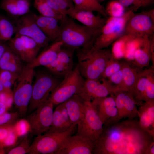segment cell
Here are the masks:
<instances>
[{"label": "cell", "mask_w": 154, "mask_h": 154, "mask_svg": "<svg viewBox=\"0 0 154 154\" xmlns=\"http://www.w3.org/2000/svg\"><path fill=\"white\" fill-rule=\"evenodd\" d=\"M76 50L79 71L86 79L100 78L107 63L113 56L112 52L106 48L97 49L93 46Z\"/></svg>", "instance_id": "obj_3"}, {"label": "cell", "mask_w": 154, "mask_h": 154, "mask_svg": "<svg viewBox=\"0 0 154 154\" xmlns=\"http://www.w3.org/2000/svg\"><path fill=\"white\" fill-rule=\"evenodd\" d=\"M85 81L77 65L65 76L63 80L52 92L48 100L54 106L64 102L81 92Z\"/></svg>", "instance_id": "obj_7"}, {"label": "cell", "mask_w": 154, "mask_h": 154, "mask_svg": "<svg viewBox=\"0 0 154 154\" xmlns=\"http://www.w3.org/2000/svg\"><path fill=\"white\" fill-rule=\"evenodd\" d=\"M141 7H145L149 5L147 0H138Z\"/></svg>", "instance_id": "obj_47"}, {"label": "cell", "mask_w": 154, "mask_h": 154, "mask_svg": "<svg viewBox=\"0 0 154 154\" xmlns=\"http://www.w3.org/2000/svg\"><path fill=\"white\" fill-rule=\"evenodd\" d=\"M151 37L145 35L135 50L133 56L136 66L142 68L147 66L151 58Z\"/></svg>", "instance_id": "obj_25"}, {"label": "cell", "mask_w": 154, "mask_h": 154, "mask_svg": "<svg viewBox=\"0 0 154 154\" xmlns=\"http://www.w3.org/2000/svg\"><path fill=\"white\" fill-rule=\"evenodd\" d=\"M4 92L5 91L3 86V82L0 80V93Z\"/></svg>", "instance_id": "obj_48"}, {"label": "cell", "mask_w": 154, "mask_h": 154, "mask_svg": "<svg viewBox=\"0 0 154 154\" xmlns=\"http://www.w3.org/2000/svg\"><path fill=\"white\" fill-rule=\"evenodd\" d=\"M112 94L117 108L119 121L123 118L131 119L138 116L137 105L130 92L119 90Z\"/></svg>", "instance_id": "obj_16"}, {"label": "cell", "mask_w": 154, "mask_h": 154, "mask_svg": "<svg viewBox=\"0 0 154 154\" xmlns=\"http://www.w3.org/2000/svg\"><path fill=\"white\" fill-rule=\"evenodd\" d=\"M9 107L5 104L0 102V116L6 112Z\"/></svg>", "instance_id": "obj_44"}, {"label": "cell", "mask_w": 154, "mask_h": 154, "mask_svg": "<svg viewBox=\"0 0 154 154\" xmlns=\"http://www.w3.org/2000/svg\"><path fill=\"white\" fill-rule=\"evenodd\" d=\"M66 47L63 48L62 46L55 60L46 67L53 74L58 76L64 77L73 70V55L76 49Z\"/></svg>", "instance_id": "obj_18"}, {"label": "cell", "mask_w": 154, "mask_h": 154, "mask_svg": "<svg viewBox=\"0 0 154 154\" xmlns=\"http://www.w3.org/2000/svg\"><path fill=\"white\" fill-rule=\"evenodd\" d=\"M31 144L27 137H24L17 146L9 149L7 151L8 154H28Z\"/></svg>", "instance_id": "obj_36"}, {"label": "cell", "mask_w": 154, "mask_h": 154, "mask_svg": "<svg viewBox=\"0 0 154 154\" xmlns=\"http://www.w3.org/2000/svg\"><path fill=\"white\" fill-rule=\"evenodd\" d=\"M113 90L107 84L106 79L97 80L86 79L79 93L85 99L105 97L113 94Z\"/></svg>", "instance_id": "obj_19"}, {"label": "cell", "mask_w": 154, "mask_h": 154, "mask_svg": "<svg viewBox=\"0 0 154 154\" xmlns=\"http://www.w3.org/2000/svg\"><path fill=\"white\" fill-rule=\"evenodd\" d=\"M154 138L143 130L138 121L127 119L103 126L95 142L93 154H147Z\"/></svg>", "instance_id": "obj_1"}, {"label": "cell", "mask_w": 154, "mask_h": 154, "mask_svg": "<svg viewBox=\"0 0 154 154\" xmlns=\"http://www.w3.org/2000/svg\"><path fill=\"white\" fill-rule=\"evenodd\" d=\"M69 128L65 124L61 116L59 107L57 105L53 112L51 125L49 129L45 133L62 132Z\"/></svg>", "instance_id": "obj_30"}, {"label": "cell", "mask_w": 154, "mask_h": 154, "mask_svg": "<svg viewBox=\"0 0 154 154\" xmlns=\"http://www.w3.org/2000/svg\"><path fill=\"white\" fill-rule=\"evenodd\" d=\"M34 15L29 13L17 19L15 24V35L32 38L40 48L46 47L50 41L37 24Z\"/></svg>", "instance_id": "obj_12"}, {"label": "cell", "mask_w": 154, "mask_h": 154, "mask_svg": "<svg viewBox=\"0 0 154 154\" xmlns=\"http://www.w3.org/2000/svg\"><path fill=\"white\" fill-rule=\"evenodd\" d=\"M22 62L15 55L11 60L3 65L0 68L19 75L22 72L24 67L22 65Z\"/></svg>", "instance_id": "obj_35"}, {"label": "cell", "mask_w": 154, "mask_h": 154, "mask_svg": "<svg viewBox=\"0 0 154 154\" xmlns=\"http://www.w3.org/2000/svg\"><path fill=\"white\" fill-rule=\"evenodd\" d=\"M94 98L91 103L103 124L107 127L119 121L117 108L114 96Z\"/></svg>", "instance_id": "obj_15"}, {"label": "cell", "mask_w": 154, "mask_h": 154, "mask_svg": "<svg viewBox=\"0 0 154 154\" xmlns=\"http://www.w3.org/2000/svg\"><path fill=\"white\" fill-rule=\"evenodd\" d=\"M132 9L126 11L121 17L107 19L95 40L94 48L97 49L107 48L123 35L127 21L134 13Z\"/></svg>", "instance_id": "obj_5"}, {"label": "cell", "mask_w": 154, "mask_h": 154, "mask_svg": "<svg viewBox=\"0 0 154 154\" xmlns=\"http://www.w3.org/2000/svg\"><path fill=\"white\" fill-rule=\"evenodd\" d=\"M94 143L82 136L72 135L55 154H93Z\"/></svg>", "instance_id": "obj_17"}, {"label": "cell", "mask_w": 154, "mask_h": 154, "mask_svg": "<svg viewBox=\"0 0 154 154\" xmlns=\"http://www.w3.org/2000/svg\"><path fill=\"white\" fill-rule=\"evenodd\" d=\"M34 6L41 15L54 17L59 21L63 19L54 11L46 0H34Z\"/></svg>", "instance_id": "obj_31"}, {"label": "cell", "mask_w": 154, "mask_h": 154, "mask_svg": "<svg viewBox=\"0 0 154 154\" xmlns=\"http://www.w3.org/2000/svg\"><path fill=\"white\" fill-rule=\"evenodd\" d=\"M141 70V68L132 66L127 62H123L121 70L123 78V91L131 92Z\"/></svg>", "instance_id": "obj_26"}, {"label": "cell", "mask_w": 154, "mask_h": 154, "mask_svg": "<svg viewBox=\"0 0 154 154\" xmlns=\"http://www.w3.org/2000/svg\"><path fill=\"white\" fill-rule=\"evenodd\" d=\"M54 106L48 100L26 116L29 131L32 135H39L48 131L52 121Z\"/></svg>", "instance_id": "obj_10"}, {"label": "cell", "mask_w": 154, "mask_h": 154, "mask_svg": "<svg viewBox=\"0 0 154 154\" xmlns=\"http://www.w3.org/2000/svg\"><path fill=\"white\" fill-rule=\"evenodd\" d=\"M19 75L0 68V80L3 82L5 81H10L14 83Z\"/></svg>", "instance_id": "obj_41"}, {"label": "cell", "mask_w": 154, "mask_h": 154, "mask_svg": "<svg viewBox=\"0 0 154 154\" xmlns=\"http://www.w3.org/2000/svg\"><path fill=\"white\" fill-rule=\"evenodd\" d=\"M123 62L119 61L113 56L107 63L100 78L107 79L121 69Z\"/></svg>", "instance_id": "obj_33"}, {"label": "cell", "mask_w": 154, "mask_h": 154, "mask_svg": "<svg viewBox=\"0 0 154 154\" xmlns=\"http://www.w3.org/2000/svg\"><path fill=\"white\" fill-rule=\"evenodd\" d=\"M35 77L27 115L46 101L52 92L61 82L56 77L46 72H38Z\"/></svg>", "instance_id": "obj_8"}, {"label": "cell", "mask_w": 154, "mask_h": 154, "mask_svg": "<svg viewBox=\"0 0 154 154\" xmlns=\"http://www.w3.org/2000/svg\"><path fill=\"white\" fill-rule=\"evenodd\" d=\"M60 21L57 41L62 42L64 46L75 49L93 46L102 29H95L79 24L68 15Z\"/></svg>", "instance_id": "obj_2"}, {"label": "cell", "mask_w": 154, "mask_h": 154, "mask_svg": "<svg viewBox=\"0 0 154 154\" xmlns=\"http://www.w3.org/2000/svg\"><path fill=\"white\" fill-rule=\"evenodd\" d=\"M13 125L0 126V143L12 133Z\"/></svg>", "instance_id": "obj_42"}, {"label": "cell", "mask_w": 154, "mask_h": 154, "mask_svg": "<svg viewBox=\"0 0 154 154\" xmlns=\"http://www.w3.org/2000/svg\"><path fill=\"white\" fill-rule=\"evenodd\" d=\"M8 41V46L22 60L29 63L37 56L40 49L36 42L28 37L15 35Z\"/></svg>", "instance_id": "obj_14"}, {"label": "cell", "mask_w": 154, "mask_h": 154, "mask_svg": "<svg viewBox=\"0 0 154 154\" xmlns=\"http://www.w3.org/2000/svg\"><path fill=\"white\" fill-rule=\"evenodd\" d=\"M3 42L0 41V59L7 47L3 43Z\"/></svg>", "instance_id": "obj_45"}, {"label": "cell", "mask_w": 154, "mask_h": 154, "mask_svg": "<svg viewBox=\"0 0 154 154\" xmlns=\"http://www.w3.org/2000/svg\"><path fill=\"white\" fill-rule=\"evenodd\" d=\"M85 100L78 94L63 102L73 124L77 125L83 119L84 114Z\"/></svg>", "instance_id": "obj_23"}, {"label": "cell", "mask_w": 154, "mask_h": 154, "mask_svg": "<svg viewBox=\"0 0 154 154\" xmlns=\"http://www.w3.org/2000/svg\"><path fill=\"white\" fill-rule=\"evenodd\" d=\"M147 154H154V141L151 143L149 146Z\"/></svg>", "instance_id": "obj_46"}, {"label": "cell", "mask_w": 154, "mask_h": 154, "mask_svg": "<svg viewBox=\"0 0 154 154\" xmlns=\"http://www.w3.org/2000/svg\"><path fill=\"white\" fill-rule=\"evenodd\" d=\"M59 107L61 117L66 126L70 127L73 124L70 119L67 110L64 103L58 105Z\"/></svg>", "instance_id": "obj_40"}, {"label": "cell", "mask_w": 154, "mask_h": 154, "mask_svg": "<svg viewBox=\"0 0 154 154\" xmlns=\"http://www.w3.org/2000/svg\"><path fill=\"white\" fill-rule=\"evenodd\" d=\"M63 46V44L60 41L53 42L47 49L42 52L32 62L27 63L25 66L33 68L40 66H47L55 60Z\"/></svg>", "instance_id": "obj_22"}, {"label": "cell", "mask_w": 154, "mask_h": 154, "mask_svg": "<svg viewBox=\"0 0 154 154\" xmlns=\"http://www.w3.org/2000/svg\"><path fill=\"white\" fill-rule=\"evenodd\" d=\"M19 117L17 111L11 112H6L0 116V126L13 125Z\"/></svg>", "instance_id": "obj_38"}, {"label": "cell", "mask_w": 154, "mask_h": 154, "mask_svg": "<svg viewBox=\"0 0 154 154\" xmlns=\"http://www.w3.org/2000/svg\"><path fill=\"white\" fill-rule=\"evenodd\" d=\"M106 79L107 84L113 90L114 93L118 91L123 90V78L121 69Z\"/></svg>", "instance_id": "obj_34"}, {"label": "cell", "mask_w": 154, "mask_h": 154, "mask_svg": "<svg viewBox=\"0 0 154 154\" xmlns=\"http://www.w3.org/2000/svg\"><path fill=\"white\" fill-rule=\"evenodd\" d=\"M76 9L89 11H95L107 18V15L105 8L97 0H72Z\"/></svg>", "instance_id": "obj_27"}, {"label": "cell", "mask_w": 154, "mask_h": 154, "mask_svg": "<svg viewBox=\"0 0 154 154\" xmlns=\"http://www.w3.org/2000/svg\"><path fill=\"white\" fill-rule=\"evenodd\" d=\"M46 0L54 11L63 18L67 15L68 10L74 7L72 0Z\"/></svg>", "instance_id": "obj_29"}, {"label": "cell", "mask_w": 154, "mask_h": 154, "mask_svg": "<svg viewBox=\"0 0 154 154\" xmlns=\"http://www.w3.org/2000/svg\"><path fill=\"white\" fill-rule=\"evenodd\" d=\"M0 7L11 16L16 19L19 17L17 7L14 0H2Z\"/></svg>", "instance_id": "obj_37"}, {"label": "cell", "mask_w": 154, "mask_h": 154, "mask_svg": "<svg viewBox=\"0 0 154 154\" xmlns=\"http://www.w3.org/2000/svg\"><path fill=\"white\" fill-rule=\"evenodd\" d=\"M6 153L4 148L0 146V154H4Z\"/></svg>", "instance_id": "obj_49"}, {"label": "cell", "mask_w": 154, "mask_h": 154, "mask_svg": "<svg viewBox=\"0 0 154 154\" xmlns=\"http://www.w3.org/2000/svg\"><path fill=\"white\" fill-rule=\"evenodd\" d=\"M154 10L134 14L127 21L124 34L141 37L154 35Z\"/></svg>", "instance_id": "obj_11"}, {"label": "cell", "mask_w": 154, "mask_h": 154, "mask_svg": "<svg viewBox=\"0 0 154 154\" xmlns=\"http://www.w3.org/2000/svg\"><path fill=\"white\" fill-rule=\"evenodd\" d=\"M99 3H100V2L104 1L105 0H97Z\"/></svg>", "instance_id": "obj_51"}, {"label": "cell", "mask_w": 154, "mask_h": 154, "mask_svg": "<svg viewBox=\"0 0 154 154\" xmlns=\"http://www.w3.org/2000/svg\"><path fill=\"white\" fill-rule=\"evenodd\" d=\"M125 8L118 1L113 0L108 3L105 8V12L107 15L110 17H119L123 16L126 12Z\"/></svg>", "instance_id": "obj_32"}, {"label": "cell", "mask_w": 154, "mask_h": 154, "mask_svg": "<svg viewBox=\"0 0 154 154\" xmlns=\"http://www.w3.org/2000/svg\"><path fill=\"white\" fill-rule=\"evenodd\" d=\"M17 5L19 17L29 13L30 3L29 0H14Z\"/></svg>", "instance_id": "obj_39"}, {"label": "cell", "mask_w": 154, "mask_h": 154, "mask_svg": "<svg viewBox=\"0 0 154 154\" xmlns=\"http://www.w3.org/2000/svg\"><path fill=\"white\" fill-rule=\"evenodd\" d=\"M34 15L37 24L45 36L50 41H57L60 33L59 21L54 17Z\"/></svg>", "instance_id": "obj_24"}, {"label": "cell", "mask_w": 154, "mask_h": 154, "mask_svg": "<svg viewBox=\"0 0 154 154\" xmlns=\"http://www.w3.org/2000/svg\"><path fill=\"white\" fill-rule=\"evenodd\" d=\"M14 24L7 17L0 15V41H8L15 33Z\"/></svg>", "instance_id": "obj_28"}, {"label": "cell", "mask_w": 154, "mask_h": 154, "mask_svg": "<svg viewBox=\"0 0 154 154\" xmlns=\"http://www.w3.org/2000/svg\"><path fill=\"white\" fill-rule=\"evenodd\" d=\"M67 14L69 17L77 20L83 25L97 29L102 28L107 19L99 15H95L92 12L78 9L74 7L69 9Z\"/></svg>", "instance_id": "obj_20"}, {"label": "cell", "mask_w": 154, "mask_h": 154, "mask_svg": "<svg viewBox=\"0 0 154 154\" xmlns=\"http://www.w3.org/2000/svg\"><path fill=\"white\" fill-rule=\"evenodd\" d=\"M148 5L150 4L153 2L154 0H147Z\"/></svg>", "instance_id": "obj_50"}, {"label": "cell", "mask_w": 154, "mask_h": 154, "mask_svg": "<svg viewBox=\"0 0 154 154\" xmlns=\"http://www.w3.org/2000/svg\"><path fill=\"white\" fill-rule=\"evenodd\" d=\"M137 105L143 102L154 101V66L140 72L136 84L131 92Z\"/></svg>", "instance_id": "obj_13"}, {"label": "cell", "mask_w": 154, "mask_h": 154, "mask_svg": "<svg viewBox=\"0 0 154 154\" xmlns=\"http://www.w3.org/2000/svg\"><path fill=\"white\" fill-rule=\"evenodd\" d=\"M77 126L76 135L94 142L101 135L103 124L92 106L91 100H85L84 117Z\"/></svg>", "instance_id": "obj_9"}, {"label": "cell", "mask_w": 154, "mask_h": 154, "mask_svg": "<svg viewBox=\"0 0 154 154\" xmlns=\"http://www.w3.org/2000/svg\"><path fill=\"white\" fill-rule=\"evenodd\" d=\"M138 109L140 125L154 138V101L144 102Z\"/></svg>", "instance_id": "obj_21"}, {"label": "cell", "mask_w": 154, "mask_h": 154, "mask_svg": "<svg viewBox=\"0 0 154 154\" xmlns=\"http://www.w3.org/2000/svg\"><path fill=\"white\" fill-rule=\"evenodd\" d=\"M119 2L125 7L133 5V11H137L141 7L138 0H116Z\"/></svg>", "instance_id": "obj_43"}, {"label": "cell", "mask_w": 154, "mask_h": 154, "mask_svg": "<svg viewBox=\"0 0 154 154\" xmlns=\"http://www.w3.org/2000/svg\"><path fill=\"white\" fill-rule=\"evenodd\" d=\"M34 68L24 66L15 81L12 96L13 103L20 117L26 116L32 95Z\"/></svg>", "instance_id": "obj_4"}, {"label": "cell", "mask_w": 154, "mask_h": 154, "mask_svg": "<svg viewBox=\"0 0 154 154\" xmlns=\"http://www.w3.org/2000/svg\"><path fill=\"white\" fill-rule=\"evenodd\" d=\"M77 125L73 124L62 132L47 133L37 136L30 145L29 154H55L68 139L74 133Z\"/></svg>", "instance_id": "obj_6"}]
</instances>
